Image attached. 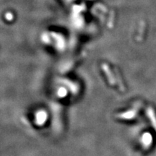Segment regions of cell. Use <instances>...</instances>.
<instances>
[{
    "label": "cell",
    "instance_id": "1",
    "mask_svg": "<svg viewBox=\"0 0 156 156\" xmlns=\"http://www.w3.org/2000/svg\"><path fill=\"white\" fill-rule=\"evenodd\" d=\"M102 69H104V71L105 72L106 74L107 77H108V80H109V82L111 84V85H116V80L114 79V77L113 75V74L111 73V70L109 69V67L106 64H102Z\"/></svg>",
    "mask_w": 156,
    "mask_h": 156
}]
</instances>
